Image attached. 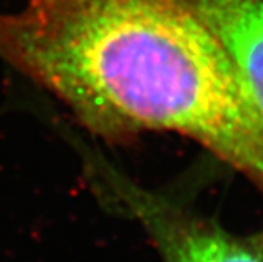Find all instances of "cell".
Segmentation results:
<instances>
[{
  "mask_svg": "<svg viewBox=\"0 0 263 262\" xmlns=\"http://www.w3.org/2000/svg\"><path fill=\"white\" fill-rule=\"evenodd\" d=\"M103 188L143 231L161 262H263V228L235 232L165 188L147 186L104 160Z\"/></svg>",
  "mask_w": 263,
  "mask_h": 262,
  "instance_id": "obj_1",
  "label": "cell"
},
{
  "mask_svg": "<svg viewBox=\"0 0 263 262\" xmlns=\"http://www.w3.org/2000/svg\"><path fill=\"white\" fill-rule=\"evenodd\" d=\"M263 106V0H187Z\"/></svg>",
  "mask_w": 263,
  "mask_h": 262,
  "instance_id": "obj_2",
  "label": "cell"
}]
</instances>
